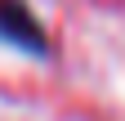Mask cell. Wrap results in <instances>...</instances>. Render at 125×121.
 Returning a JSON list of instances; mask_svg holds the SVG:
<instances>
[{"mask_svg":"<svg viewBox=\"0 0 125 121\" xmlns=\"http://www.w3.org/2000/svg\"><path fill=\"white\" fill-rule=\"evenodd\" d=\"M0 40L13 45V49H27L45 58L49 54V36H45V23L27 9V0H0Z\"/></svg>","mask_w":125,"mask_h":121,"instance_id":"6da1fadb","label":"cell"}]
</instances>
